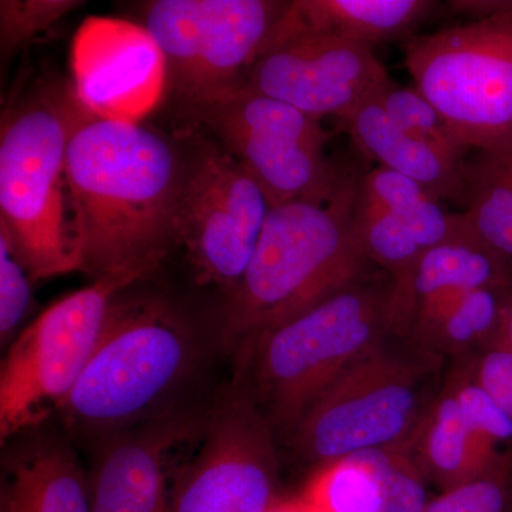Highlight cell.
I'll return each mask as SVG.
<instances>
[{"mask_svg": "<svg viewBox=\"0 0 512 512\" xmlns=\"http://www.w3.org/2000/svg\"><path fill=\"white\" fill-rule=\"evenodd\" d=\"M185 157L143 124L87 113L70 138L66 180L82 269L134 284L175 244Z\"/></svg>", "mask_w": 512, "mask_h": 512, "instance_id": "6da1fadb", "label": "cell"}, {"mask_svg": "<svg viewBox=\"0 0 512 512\" xmlns=\"http://www.w3.org/2000/svg\"><path fill=\"white\" fill-rule=\"evenodd\" d=\"M394 293L393 279L370 269L242 346L245 390L275 434L289 439L346 370L397 335Z\"/></svg>", "mask_w": 512, "mask_h": 512, "instance_id": "7a4b0ae2", "label": "cell"}, {"mask_svg": "<svg viewBox=\"0 0 512 512\" xmlns=\"http://www.w3.org/2000/svg\"><path fill=\"white\" fill-rule=\"evenodd\" d=\"M359 178L346 175L323 204L301 200L271 208L225 312L224 336L231 345L242 348L373 269L353 237Z\"/></svg>", "mask_w": 512, "mask_h": 512, "instance_id": "3957f363", "label": "cell"}, {"mask_svg": "<svg viewBox=\"0 0 512 512\" xmlns=\"http://www.w3.org/2000/svg\"><path fill=\"white\" fill-rule=\"evenodd\" d=\"M197 360L194 332L171 303L117 296L92 359L60 414L72 433L99 443L167 414L164 404Z\"/></svg>", "mask_w": 512, "mask_h": 512, "instance_id": "277c9868", "label": "cell"}, {"mask_svg": "<svg viewBox=\"0 0 512 512\" xmlns=\"http://www.w3.org/2000/svg\"><path fill=\"white\" fill-rule=\"evenodd\" d=\"M87 113L73 86H53L22 101L3 121L0 229L33 281L82 269L66 154Z\"/></svg>", "mask_w": 512, "mask_h": 512, "instance_id": "5b68a950", "label": "cell"}, {"mask_svg": "<svg viewBox=\"0 0 512 512\" xmlns=\"http://www.w3.org/2000/svg\"><path fill=\"white\" fill-rule=\"evenodd\" d=\"M441 357L393 335L316 400L293 430V451L315 468L377 448H409L440 390Z\"/></svg>", "mask_w": 512, "mask_h": 512, "instance_id": "8992f818", "label": "cell"}, {"mask_svg": "<svg viewBox=\"0 0 512 512\" xmlns=\"http://www.w3.org/2000/svg\"><path fill=\"white\" fill-rule=\"evenodd\" d=\"M414 84L467 151L512 144V0L491 15L404 40Z\"/></svg>", "mask_w": 512, "mask_h": 512, "instance_id": "52a82bcc", "label": "cell"}, {"mask_svg": "<svg viewBox=\"0 0 512 512\" xmlns=\"http://www.w3.org/2000/svg\"><path fill=\"white\" fill-rule=\"evenodd\" d=\"M184 106L254 178L271 207L323 204L345 181L326 157L330 134L322 120L291 104L237 84Z\"/></svg>", "mask_w": 512, "mask_h": 512, "instance_id": "ba28073f", "label": "cell"}, {"mask_svg": "<svg viewBox=\"0 0 512 512\" xmlns=\"http://www.w3.org/2000/svg\"><path fill=\"white\" fill-rule=\"evenodd\" d=\"M124 279H97L70 293L16 336L0 370V434L5 441L60 413L79 383Z\"/></svg>", "mask_w": 512, "mask_h": 512, "instance_id": "9c48e42d", "label": "cell"}, {"mask_svg": "<svg viewBox=\"0 0 512 512\" xmlns=\"http://www.w3.org/2000/svg\"><path fill=\"white\" fill-rule=\"evenodd\" d=\"M271 208L254 178L217 141L185 157L174 238L200 284L237 288Z\"/></svg>", "mask_w": 512, "mask_h": 512, "instance_id": "30bf717a", "label": "cell"}, {"mask_svg": "<svg viewBox=\"0 0 512 512\" xmlns=\"http://www.w3.org/2000/svg\"><path fill=\"white\" fill-rule=\"evenodd\" d=\"M289 2L157 0L144 15L184 104L237 86Z\"/></svg>", "mask_w": 512, "mask_h": 512, "instance_id": "8fae6325", "label": "cell"}, {"mask_svg": "<svg viewBox=\"0 0 512 512\" xmlns=\"http://www.w3.org/2000/svg\"><path fill=\"white\" fill-rule=\"evenodd\" d=\"M275 436L247 390L232 393L175 473L170 512H269L279 498Z\"/></svg>", "mask_w": 512, "mask_h": 512, "instance_id": "7c38bea8", "label": "cell"}, {"mask_svg": "<svg viewBox=\"0 0 512 512\" xmlns=\"http://www.w3.org/2000/svg\"><path fill=\"white\" fill-rule=\"evenodd\" d=\"M389 82L373 47L329 33L271 32L239 84L322 120L348 116Z\"/></svg>", "mask_w": 512, "mask_h": 512, "instance_id": "4fadbf2b", "label": "cell"}, {"mask_svg": "<svg viewBox=\"0 0 512 512\" xmlns=\"http://www.w3.org/2000/svg\"><path fill=\"white\" fill-rule=\"evenodd\" d=\"M73 90L100 119L141 124L168 84L167 63L143 25L92 16L72 47Z\"/></svg>", "mask_w": 512, "mask_h": 512, "instance_id": "5bb4252c", "label": "cell"}, {"mask_svg": "<svg viewBox=\"0 0 512 512\" xmlns=\"http://www.w3.org/2000/svg\"><path fill=\"white\" fill-rule=\"evenodd\" d=\"M202 426L167 413L99 441L89 477L92 512H170L174 463Z\"/></svg>", "mask_w": 512, "mask_h": 512, "instance_id": "9a60e30c", "label": "cell"}, {"mask_svg": "<svg viewBox=\"0 0 512 512\" xmlns=\"http://www.w3.org/2000/svg\"><path fill=\"white\" fill-rule=\"evenodd\" d=\"M512 284V264L468 228L429 249L416 266L402 301L397 302L396 333L406 338L420 323L436 318L461 296L493 285Z\"/></svg>", "mask_w": 512, "mask_h": 512, "instance_id": "2e32d148", "label": "cell"}, {"mask_svg": "<svg viewBox=\"0 0 512 512\" xmlns=\"http://www.w3.org/2000/svg\"><path fill=\"white\" fill-rule=\"evenodd\" d=\"M355 146L379 167L416 181L440 201L466 202V160L448 156L396 126L375 100L339 119Z\"/></svg>", "mask_w": 512, "mask_h": 512, "instance_id": "e0dca14e", "label": "cell"}, {"mask_svg": "<svg viewBox=\"0 0 512 512\" xmlns=\"http://www.w3.org/2000/svg\"><path fill=\"white\" fill-rule=\"evenodd\" d=\"M410 453L427 481L450 490L491 471L512 466V454L468 426L457 400L444 384L414 434Z\"/></svg>", "mask_w": 512, "mask_h": 512, "instance_id": "ac0fdd59", "label": "cell"}, {"mask_svg": "<svg viewBox=\"0 0 512 512\" xmlns=\"http://www.w3.org/2000/svg\"><path fill=\"white\" fill-rule=\"evenodd\" d=\"M436 8L427 0H296L271 32L329 33L373 47L409 39Z\"/></svg>", "mask_w": 512, "mask_h": 512, "instance_id": "d6986e66", "label": "cell"}, {"mask_svg": "<svg viewBox=\"0 0 512 512\" xmlns=\"http://www.w3.org/2000/svg\"><path fill=\"white\" fill-rule=\"evenodd\" d=\"M2 512H92L89 478L69 447L42 441L10 460Z\"/></svg>", "mask_w": 512, "mask_h": 512, "instance_id": "ffe728a7", "label": "cell"}, {"mask_svg": "<svg viewBox=\"0 0 512 512\" xmlns=\"http://www.w3.org/2000/svg\"><path fill=\"white\" fill-rule=\"evenodd\" d=\"M511 291L512 284L468 292L436 318L414 326L404 339L441 359L476 353L487 348L497 335Z\"/></svg>", "mask_w": 512, "mask_h": 512, "instance_id": "44dd1931", "label": "cell"}, {"mask_svg": "<svg viewBox=\"0 0 512 512\" xmlns=\"http://www.w3.org/2000/svg\"><path fill=\"white\" fill-rule=\"evenodd\" d=\"M360 190L399 222L424 252L466 231L464 212H448L429 190L393 171L377 167L362 175Z\"/></svg>", "mask_w": 512, "mask_h": 512, "instance_id": "7402d4cb", "label": "cell"}, {"mask_svg": "<svg viewBox=\"0 0 512 512\" xmlns=\"http://www.w3.org/2000/svg\"><path fill=\"white\" fill-rule=\"evenodd\" d=\"M464 215L481 241L512 264V144L466 161Z\"/></svg>", "mask_w": 512, "mask_h": 512, "instance_id": "603a6c76", "label": "cell"}, {"mask_svg": "<svg viewBox=\"0 0 512 512\" xmlns=\"http://www.w3.org/2000/svg\"><path fill=\"white\" fill-rule=\"evenodd\" d=\"M352 229L363 258L393 279L396 309L397 302L402 301L409 289L423 249L399 222L360 190V185L353 208Z\"/></svg>", "mask_w": 512, "mask_h": 512, "instance_id": "cb8c5ba5", "label": "cell"}, {"mask_svg": "<svg viewBox=\"0 0 512 512\" xmlns=\"http://www.w3.org/2000/svg\"><path fill=\"white\" fill-rule=\"evenodd\" d=\"M308 512H383V491L357 454L315 468L298 495Z\"/></svg>", "mask_w": 512, "mask_h": 512, "instance_id": "d4e9b609", "label": "cell"}, {"mask_svg": "<svg viewBox=\"0 0 512 512\" xmlns=\"http://www.w3.org/2000/svg\"><path fill=\"white\" fill-rule=\"evenodd\" d=\"M373 100L410 136L426 141L457 160L466 157V148L458 143L446 120L416 86L400 87L390 80Z\"/></svg>", "mask_w": 512, "mask_h": 512, "instance_id": "484cf974", "label": "cell"}, {"mask_svg": "<svg viewBox=\"0 0 512 512\" xmlns=\"http://www.w3.org/2000/svg\"><path fill=\"white\" fill-rule=\"evenodd\" d=\"M372 468L383 491V512H424L430 503L427 480L409 448L357 453Z\"/></svg>", "mask_w": 512, "mask_h": 512, "instance_id": "4316f807", "label": "cell"}, {"mask_svg": "<svg viewBox=\"0 0 512 512\" xmlns=\"http://www.w3.org/2000/svg\"><path fill=\"white\" fill-rule=\"evenodd\" d=\"M454 360L456 362L444 377L443 384L457 400L468 426L474 433L494 441L497 446H508L512 450L510 417L478 382L471 366L470 355Z\"/></svg>", "mask_w": 512, "mask_h": 512, "instance_id": "83f0119b", "label": "cell"}, {"mask_svg": "<svg viewBox=\"0 0 512 512\" xmlns=\"http://www.w3.org/2000/svg\"><path fill=\"white\" fill-rule=\"evenodd\" d=\"M77 0H2L0 46L2 55L19 52L32 40L52 29L59 20L83 6Z\"/></svg>", "mask_w": 512, "mask_h": 512, "instance_id": "f1b7e54d", "label": "cell"}, {"mask_svg": "<svg viewBox=\"0 0 512 512\" xmlns=\"http://www.w3.org/2000/svg\"><path fill=\"white\" fill-rule=\"evenodd\" d=\"M512 466L441 491L424 512H510Z\"/></svg>", "mask_w": 512, "mask_h": 512, "instance_id": "f546056e", "label": "cell"}, {"mask_svg": "<svg viewBox=\"0 0 512 512\" xmlns=\"http://www.w3.org/2000/svg\"><path fill=\"white\" fill-rule=\"evenodd\" d=\"M30 278L13 252L8 235L0 229V338L2 343L16 333L30 305Z\"/></svg>", "mask_w": 512, "mask_h": 512, "instance_id": "4dcf8cb0", "label": "cell"}, {"mask_svg": "<svg viewBox=\"0 0 512 512\" xmlns=\"http://www.w3.org/2000/svg\"><path fill=\"white\" fill-rule=\"evenodd\" d=\"M470 357L478 382L512 421V352L491 343Z\"/></svg>", "mask_w": 512, "mask_h": 512, "instance_id": "1f68e13d", "label": "cell"}, {"mask_svg": "<svg viewBox=\"0 0 512 512\" xmlns=\"http://www.w3.org/2000/svg\"><path fill=\"white\" fill-rule=\"evenodd\" d=\"M495 345L503 346V348L512 352V291L505 303L503 316H501L500 328L493 342ZM490 343V345H491Z\"/></svg>", "mask_w": 512, "mask_h": 512, "instance_id": "d6a6232c", "label": "cell"}, {"mask_svg": "<svg viewBox=\"0 0 512 512\" xmlns=\"http://www.w3.org/2000/svg\"><path fill=\"white\" fill-rule=\"evenodd\" d=\"M269 512H308L298 497L278 498Z\"/></svg>", "mask_w": 512, "mask_h": 512, "instance_id": "836d02e7", "label": "cell"}, {"mask_svg": "<svg viewBox=\"0 0 512 512\" xmlns=\"http://www.w3.org/2000/svg\"><path fill=\"white\" fill-rule=\"evenodd\" d=\"M510 512H512V498H511V507H510Z\"/></svg>", "mask_w": 512, "mask_h": 512, "instance_id": "e575fe53", "label": "cell"}]
</instances>
